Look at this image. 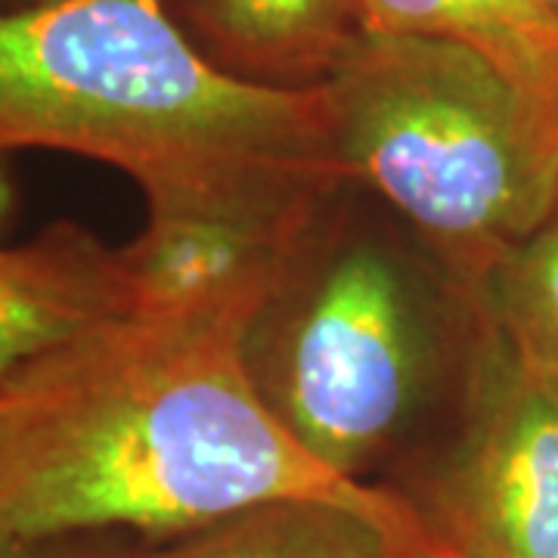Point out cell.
<instances>
[{
    "label": "cell",
    "mask_w": 558,
    "mask_h": 558,
    "mask_svg": "<svg viewBox=\"0 0 558 558\" xmlns=\"http://www.w3.org/2000/svg\"><path fill=\"white\" fill-rule=\"evenodd\" d=\"M252 317L134 311L0 388V537H183L279 499H329L428 546L395 487L339 478L245 373Z\"/></svg>",
    "instance_id": "6da1fadb"
},
{
    "label": "cell",
    "mask_w": 558,
    "mask_h": 558,
    "mask_svg": "<svg viewBox=\"0 0 558 558\" xmlns=\"http://www.w3.org/2000/svg\"><path fill=\"white\" fill-rule=\"evenodd\" d=\"M106 161L143 199L336 178L323 94L242 81L168 0H38L0 10V156Z\"/></svg>",
    "instance_id": "7a4b0ae2"
},
{
    "label": "cell",
    "mask_w": 558,
    "mask_h": 558,
    "mask_svg": "<svg viewBox=\"0 0 558 558\" xmlns=\"http://www.w3.org/2000/svg\"><path fill=\"white\" fill-rule=\"evenodd\" d=\"M481 311L381 202L341 183L242 336L264 407L339 478L369 484L457 407Z\"/></svg>",
    "instance_id": "3957f363"
},
{
    "label": "cell",
    "mask_w": 558,
    "mask_h": 558,
    "mask_svg": "<svg viewBox=\"0 0 558 558\" xmlns=\"http://www.w3.org/2000/svg\"><path fill=\"white\" fill-rule=\"evenodd\" d=\"M319 94L341 180L472 299L556 208L558 124L469 47L360 32Z\"/></svg>",
    "instance_id": "277c9868"
},
{
    "label": "cell",
    "mask_w": 558,
    "mask_h": 558,
    "mask_svg": "<svg viewBox=\"0 0 558 558\" xmlns=\"http://www.w3.org/2000/svg\"><path fill=\"white\" fill-rule=\"evenodd\" d=\"M398 494L438 556L558 558L556 369L481 314L447 432Z\"/></svg>",
    "instance_id": "5b68a950"
},
{
    "label": "cell",
    "mask_w": 558,
    "mask_h": 558,
    "mask_svg": "<svg viewBox=\"0 0 558 558\" xmlns=\"http://www.w3.org/2000/svg\"><path fill=\"white\" fill-rule=\"evenodd\" d=\"M344 180L223 186L146 202V223L121 245L146 314L255 317Z\"/></svg>",
    "instance_id": "8992f818"
},
{
    "label": "cell",
    "mask_w": 558,
    "mask_h": 558,
    "mask_svg": "<svg viewBox=\"0 0 558 558\" xmlns=\"http://www.w3.org/2000/svg\"><path fill=\"white\" fill-rule=\"evenodd\" d=\"M137 311L121 245L60 220L0 245V385Z\"/></svg>",
    "instance_id": "52a82bcc"
},
{
    "label": "cell",
    "mask_w": 558,
    "mask_h": 558,
    "mask_svg": "<svg viewBox=\"0 0 558 558\" xmlns=\"http://www.w3.org/2000/svg\"><path fill=\"white\" fill-rule=\"evenodd\" d=\"M223 72L277 90H314L363 32V0H168Z\"/></svg>",
    "instance_id": "ba28073f"
},
{
    "label": "cell",
    "mask_w": 558,
    "mask_h": 558,
    "mask_svg": "<svg viewBox=\"0 0 558 558\" xmlns=\"http://www.w3.org/2000/svg\"><path fill=\"white\" fill-rule=\"evenodd\" d=\"M363 32L469 47L558 124V25L537 0H363Z\"/></svg>",
    "instance_id": "9c48e42d"
},
{
    "label": "cell",
    "mask_w": 558,
    "mask_h": 558,
    "mask_svg": "<svg viewBox=\"0 0 558 558\" xmlns=\"http://www.w3.org/2000/svg\"><path fill=\"white\" fill-rule=\"evenodd\" d=\"M407 546L373 515L329 499H279L202 531L137 546L131 558H391Z\"/></svg>",
    "instance_id": "30bf717a"
},
{
    "label": "cell",
    "mask_w": 558,
    "mask_h": 558,
    "mask_svg": "<svg viewBox=\"0 0 558 558\" xmlns=\"http://www.w3.org/2000/svg\"><path fill=\"white\" fill-rule=\"evenodd\" d=\"M475 301L524 354L558 373V202L549 218L490 270Z\"/></svg>",
    "instance_id": "8fae6325"
},
{
    "label": "cell",
    "mask_w": 558,
    "mask_h": 558,
    "mask_svg": "<svg viewBox=\"0 0 558 558\" xmlns=\"http://www.w3.org/2000/svg\"><path fill=\"white\" fill-rule=\"evenodd\" d=\"M134 549L137 546H131L119 534L53 539L0 537V558H131Z\"/></svg>",
    "instance_id": "7c38bea8"
},
{
    "label": "cell",
    "mask_w": 558,
    "mask_h": 558,
    "mask_svg": "<svg viewBox=\"0 0 558 558\" xmlns=\"http://www.w3.org/2000/svg\"><path fill=\"white\" fill-rule=\"evenodd\" d=\"M13 215H16V183L10 174V159L0 156V233L10 227Z\"/></svg>",
    "instance_id": "4fadbf2b"
},
{
    "label": "cell",
    "mask_w": 558,
    "mask_h": 558,
    "mask_svg": "<svg viewBox=\"0 0 558 558\" xmlns=\"http://www.w3.org/2000/svg\"><path fill=\"white\" fill-rule=\"evenodd\" d=\"M391 558H444V556H438L432 546H418V549H400V553H395Z\"/></svg>",
    "instance_id": "5bb4252c"
},
{
    "label": "cell",
    "mask_w": 558,
    "mask_h": 558,
    "mask_svg": "<svg viewBox=\"0 0 558 558\" xmlns=\"http://www.w3.org/2000/svg\"><path fill=\"white\" fill-rule=\"evenodd\" d=\"M537 3L543 7V13L558 25V0H537Z\"/></svg>",
    "instance_id": "9a60e30c"
},
{
    "label": "cell",
    "mask_w": 558,
    "mask_h": 558,
    "mask_svg": "<svg viewBox=\"0 0 558 558\" xmlns=\"http://www.w3.org/2000/svg\"><path fill=\"white\" fill-rule=\"evenodd\" d=\"M25 3H38V0H0V10H13V7H25Z\"/></svg>",
    "instance_id": "2e32d148"
},
{
    "label": "cell",
    "mask_w": 558,
    "mask_h": 558,
    "mask_svg": "<svg viewBox=\"0 0 558 558\" xmlns=\"http://www.w3.org/2000/svg\"><path fill=\"white\" fill-rule=\"evenodd\" d=\"M3 413H7V395H3V388H0V422H3Z\"/></svg>",
    "instance_id": "e0dca14e"
}]
</instances>
